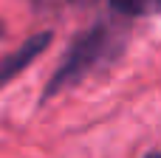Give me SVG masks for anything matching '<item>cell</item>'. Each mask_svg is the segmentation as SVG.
Wrapping results in <instances>:
<instances>
[{
  "mask_svg": "<svg viewBox=\"0 0 161 158\" xmlns=\"http://www.w3.org/2000/svg\"><path fill=\"white\" fill-rule=\"evenodd\" d=\"M122 51V34L110 25H93L91 31L79 34L68 51V57L62 59V65L57 68V74L51 76L45 96H54L59 90H65L68 85L85 79L88 74H93L102 65H110Z\"/></svg>",
  "mask_w": 161,
  "mask_h": 158,
  "instance_id": "1",
  "label": "cell"
},
{
  "mask_svg": "<svg viewBox=\"0 0 161 158\" xmlns=\"http://www.w3.org/2000/svg\"><path fill=\"white\" fill-rule=\"evenodd\" d=\"M48 40H51V34H37V37H31L20 51H14V54L0 65V85H3V82H8L17 71H23V65H28V62H31V59H34V57L48 45Z\"/></svg>",
  "mask_w": 161,
  "mask_h": 158,
  "instance_id": "2",
  "label": "cell"
},
{
  "mask_svg": "<svg viewBox=\"0 0 161 158\" xmlns=\"http://www.w3.org/2000/svg\"><path fill=\"white\" fill-rule=\"evenodd\" d=\"M113 11L125 17H153L161 11V0H108Z\"/></svg>",
  "mask_w": 161,
  "mask_h": 158,
  "instance_id": "3",
  "label": "cell"
},
{
  "mask_svg": "<svg viewBox=\"0 0 161 158\" xmlns=\"http://www.w3.org/2000/svg\"><path fill=\"white\" fill-rule=\"evenodd\" d=\"M147 158H161V153H156V155H147Z\"/></svg>",
  "mask_w": 161,
  "mask_h": 158,
  "instance_id": "4",
  "label": "cell"
}]
</instances>
